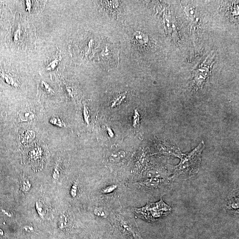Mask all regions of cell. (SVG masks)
<instances>
[{"label": "cell", "mask_w": 239, "mask_h": 239, "mask_svg": "<svg viewBox=\"0 0 239 239\" xmlns=\"http://www.w3.org/2000/svg\"><path fill=\"white\" fill-rule=\"evenodd\" d=\"M204 147V143H201L191 152L186 154H181L179 157L180 162L175 167L171 179H184L195 175L198 171Z\"/></svg>", "instance_id": "obj_1"}, {"label": "cell", "mask_w": 239, "mask_h": 239, "mask_svg": "<svg viewBox=\"0 0 239 239\" xmlns=\"http://www.w3.org/2000/svg\"><path fill=\"white\" fill-rule=\"evenodd\" d=\"M133 210L139 217L149 222L155 221L164 216L167 215L171 211L170 207L166 204L162 198L158 202H149L145 207Z\"/></svg>", "instance_id": "obj_2"}, {"label": "cell", "mask_w": 239, "mask_h": 239, "mask_svg": "<svg viewBox=\"0 0 239 239\" xmlns=\"http://www.w3.org/2000/svg\"><path fill=\"white\" fill-rule=\"evenodd\" d=\"M121 230L127 234L131 239H143L140 236L137 226L134 221H129L124 219L119 221Z\"/></svg>", "instance_id": "obj_3"}, {"label": "cell", "mask_w": 239, "mask_h": 239, "mask_svg": "<svg viewBox=\"0 0 239 239\" xmlns=\"http://www.w3.org/2000/svg\"><path fill=\"white\" fill-rule=\"evenodd\" d=\"M227 210L233 214L239 213V193L238 191H234L228 198L225 204Z\"/></svg>", "instance_id": "obj_4"}, {"label": "cell", "mask_w": 239, "mask_h": 239, "mask_svg": "<svg viewBox=\"0 0 239 239\" xmlns=\"http://www.w3.org/2000/svg\"><path fill=\"white\" fill-rule=\"evenodd\" d=\"M204 66H201L195 72V80L198 86L202 85V83L206 80L210 74V69L208 68L210 66H206V63L204 64Z\"/></svg>", "instance_id": "obj_5"}, {"label": "cell", "mask_w": 239, "mask_h": 239, "mask_svg": "<svg viewBox=\"0 0 239 239\" xmlns=\"http://www.w3.org/2000/svg\"><path fill=\"white\" fill-rule=\"evenodd\" d=\"M133 40L136 46H143L148 42V36L143 33L136 32L134 34Z\"/></svg>", "instance_id": "obj_6"}, {"label": "cell", "mask_w": 239, "mask_h": 239, "mask_svg": "<svg viewBox=\"0 0 239 239\" xmlns=\"http://www.w3.org/2000/svg\"><path fill=\"white\" fill-rule=\"evenodd\" d=\"M34 113L29 110L21 111L19 114V118L22 121L29 122L34 118Z\"/></svg>", "instance_id": "obj_7"}, {"label": "cell", "mask_w": 239, "mask_h": 239, "mask_svg": "<svg viewBox=\"0 0 239 239\" xmlns=\"http://www.w3.org/2000/svg\"><path fill=\"white\" fill-rule=\"evenodd\" d=\"M35 137V133L33 131H28L25 133L22 139V143H29L31 142Z\"/></svg>", "instance_id": "obj_8"}, {"label": "cell", "mask_w": 239, "mask_h": 239, "mask_svg": "<svg viewBox=\"0 0 239 239\" xmlns=\"http://www.w3.org/2000/svg\"><path fill=\"white\" fill-rule=\"evenodd\" d=\"M50 122L52 124L59 127H63L65 126V124L64 123L63 121L58 117H54L51 118Z\"/></svg>", "instance_id": "obj_9"}, {"label": "cell", "mask_w": 239, "mask_h": 239, "mask_svg": "<svg viewBox=\"0 0 239 239\" xmlns=\"http://www.w3.org/2000/svg\"><path fill=\"white\" fill-rule=\"evenodd\" d=\"M93 212H94V213L95 215L100 216V217L106 218L107 215L106 211L103 209L100 208V207H97V208H94Z\"/></svg>", "instance_id": "obj_10"}, {"label": "cell", "mask_w": 239, "mask_h": 239, "mask_svg": "<svg viewBox=\"0 0 239 239\" xmlns=\"http://www.w3.org/2000/svg\"><path fill=\"white\" fill-rule=\"evenodd\" d=\"M117 187V185H109V186H107V187L103 188L102 190V193H103V194L111 193V192H113L114 190H116Z\"/></svg>", "instance_id": "obj_11"}, {"label": "cell", "mask_w": 239, "mask_h": 239, "mask_svg": "<svg viewBox=\"0 0 239 239\" xmlns=\"http://www.w3.org/2000/svg\"><path fill=\"white\" fill-rule=\"evenodd\" d=\"M124 153L122 152H120L113 154L112 155L111 157L112 160L114 161H117V160H119L122 158H124Z\"/></svg>", "instance_id": "obj_12"}, {"label": "cell", "mask_w": 239, "mask_h": 239, "mask_svg": "<svg viewBox=\"0 0 239 239\" xmlns=\"http://www.w3.org/2000/svg\"><path fill=\"white\" fill-rule=\"evenodd\" d=\"M76 191H77V186L76 185H74V186L72 187V195L73 196V197L75 196L76 195Z\"/></svg>", "instance_id": "obj_13"}, {"label": "cell", "mask_w": 239, "mask_h": 239, "mask_svg": "<svg viewBox=\"0 0 239 239\" xmlns=\"http://www.w3.org/2000/svg\"><path fill=\"white\" fill-rule=\"evenodd\" d=\"M4 234L3 231L2 229H0V235H3Z\"/></svg>", "instance_id": "obj_14"}]
</instances>
